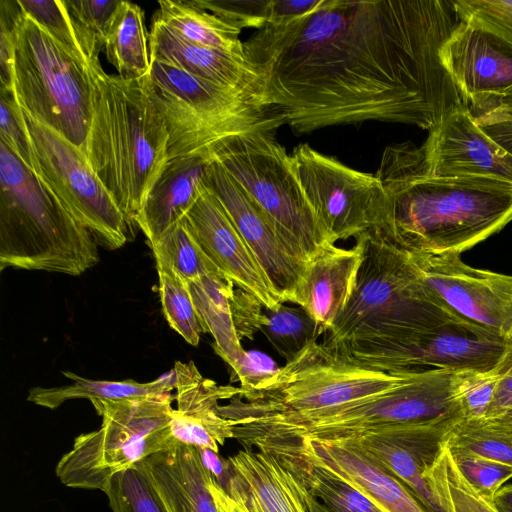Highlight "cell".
<instances>
[{"label":"cell","mask_w":512,"mask_h":512,"mask_svg":"<svg viewBox=\"0 0 512 512\" xmlns=\"http://www.w3.org/2000/svg\"><path fill=\"white\" fill-rule=\"evenodd\" d=\"M461 414L433 420L386 425L345 439L358 446L399 478L426 512H445L424 480ZM339 441V440H338Z\"/></svg>","instance_id":"19"},{"label":"cell","mask_w":512,"mask_h":512,"mask_svg":"<svg viewBox=\"0 0 512 512\" xmlns=\"http://www.w3.org/2000/svg\"><path fill=\"white\" fill-rule=\"evenodd\" d=\"M204 333L214 339L215 352L234 370L244 357L231 309L235 284L224 275L188 281Z\"/></svg>","instance_id":"28"},{"label":"cell","mask_w":512,"mask_h":512,"mask_svg":"<svg viewBox=\"0 0 512 512\" xmlns=\"http://www.w3.org/2000/svg\"><path fill=\"white\" fill-rule=\"evenodd\" d=\"M449 449L462 475L487 499L494 501L496 493L512 478L511 465L464 450L450 447Z\"/></svg>","instance_id":"43"},{"label":"cell","mask_w":512,"mask_h":512,"mask_svg":"<svg viewBox=\"0 0 512 512\" xmlns=\"http://www.w3.org/2000/svg\"><path fill=\"white\" fill-rule=\"evenodd\" d=\"M280 458L295 472L309 494L331 511L383 512L354 487L326 470L310 464L301 458Z\"/></svg>","instance_id":"33"},{"label":"cell","mask_w":512,"mask_h":512,"mask_svg":"<svg viewBox=\"0 0 512 512\" xmlns=\"http://www.w3.org/2000/svg\"><path fill=\"white\" fill-rule=\"evenodd\" d=\"M362 259L359 242L349 249L329 244L306 264L297 305L328 333L350 300Z\"/></svg>","instance_id":"26"},{"label":"cell","mask_w":512,"mask_h":512,"mask_svg":"<svg viewBox=\"0 0 512 512\" xmlns=\"http://www.w3.org/2000/svg\"><path fill=\"white\" fill-rule=\"evenodd\" d=\"M503 376L484 419H494L512 410V348L502 359Z\"/></svg>","instance_id":"50"},{"label":"cell","mask_w":512,"mask_h":512,"mask_svg":"<svg viewBox=\"0 0 512 512\" xmlns=\"http://www.w3.org/2000/svg\"><path fill=\"white\" fill-rule=\"evenodd\" d=\"M121 0H64L69 19L87 65L98 63L99 54Z\"/></svg>","instance_id":"37"},{"label":"cell","mask_w":512,"mask_h":512,"mask_svg":"<svg viewBox=\"0 0 512 512\" xmlns=\"http://www.w3.org/2000/svg\"><path fill=\"white\" fill-rule=\"evenodd\" d=\"M486 421L492 426L512 434V410L504 413L503 415L497 418L489 419Z\"/></svg>","instance_id":"55"},{"label":"cell","mask_w":512,"mask_h":512,"mask_svg":"<svg viewBox=\"0 0 512 512\" xmlns=\"http://www.w3.org/2000/svg\"><path fill=\"white\" fill-rule=\"evenodd\" d=\"M280 369L267 354L257 350L245 351L240 364L232 370L231 381H239L241 391H247L265 383Z\"/></svg>","instance_id":"48"},{"label":"cell","mask_w":512,"mask_h":512,"mask_svg":"<svg viewBox=\"0 0 512 512\" xmlns=\"http://www.w3.org/2000/svg\"><path fill=\"white\" fill-rule=\"evenodd\" d=\"M446 443L450 448L512 466V434L484 419H460L449 431Z\"/></svg>","instance_id":"38"},{"label":"cell","mask_w":512,"mask_h":512,"mask_svg":"<svg viewBox=\"0 0 512 512\" xmlns=\"http://www.w3.org/2000/svg\"><path fill=\"white\" fill-rule=\"evenodd\" d=\"M494 504L500 512H512V484L500 488L495 495Z\"/></svg>","instance_id":"54"},{"label":"cell","mask_w":512,"mask_h":512,"mask_svg":"<svg viewBox=\"0 0 512 512\" xmlns=\"http://www.w3.org/2000/svg\"><path fill=\"white\" fill-rule=\"evenodd\" d=\"M375 175L386 198L379 230L408 252L461 254L512 221V184L433 176L422 146L386 147Z\"/></svg>","instance_id":"2"},{"label":"cell","mask_w":512,"mask_h":512,"mask_svg":"<svg viewBox=\"0 0 512 512\" xmlns=\"http://www.w3.org/2000/svg\"><path fill=\"white\" fill-rule=\"evenodd\" d=\"M12 77L21 108L86 155L93 109L88 67L22 10L14 27Z\"/></svg>","instance_id":"10"},{"label":"cell","mask_w":512,"mask_h":512,"mask_svg":"<svg viewBox=\"0 0 512 512\" xmlns=\"http://www.w3.org/2000/svg\"><path fill=\"white\" fill-rule=\"evenodd\" d=\"M156 267L160 301L168 324L188 344L197 346L204 332L193 302L189 282L169 266L156 264Z\"/></svg>","instance_id":"35"},{"label":"cell","mask_w":512,"mask_h":512,"mask_svg":"<svg viewBox=\"0 0 512 512\" xmlns=\"http://www.w3.org/2000/svg\"><path fill=\"white\" fill-rule=\"evenodd\" d=\"M171 392L121 400H92L102 422L78 435L55 473L71 488L103 491L116 473L174 447Z\"/></svg>","instance_id":"9"},{"label":"cell","mask_w":512,"mask_h":512,"mask_svg":"<svg viewBox=\"0 0 512 512\" xmlns=\"http://www.w3.org/2000/svg\"><path fill=\"white\" fill-rule=\"evenodd\" d=\"M275 117L220 139L207 149L242 186L278 232L306 262L331 244L292 170L290 155L275 138Z\"/></svg>","instance_id":"8"},{"label":"cell","mask_w":512,"mask_h":512,"mask_svg":"<svg viewBox=\"0 0 512 512\" xmlns=\"http://www.w3.org/2000/svg\"><path fill=\"white\" fill-rule=\"evenodd\" d=\"M501 362L490 370L454 372V392L463 418H485L503 376Z\"/></svg>","instance_id":"40"},{"label":"cell","mask_w":512,"mask_h":512,"mask_svg":"<svg viewBox=\"0 0 512 512\" xmlns=\"http://www.w3.org/2000/svg\"><path fill=\"white\" fill-rule=\"evenodd\" d=\"M197 448V447H196ZM204 466L212 473L216 482L222 485L226 475V459L208 448H197Z\"/></svg>","instance_id":"53"},{"label":"cell","mask_w":512,"mask_h":512,"mask_svg":"<svg viewBox=\"0 0 512 512\" xmlns=\"http://www.w3.org/2000/svg\"><path fill=\"white\" fill-rule=\"evenodd\" d=\"M260 331L286 362L321 335L317 323L302 307L285 304L277 309L264 308Z\"/></svg>","instance_id":"36"},{"label":"cell","mask_w":512,"mask_h":512,"mask_svg":"<svg viewBox=\"0 0 512 512\" xmlns=\"http://www.w3.org/2000/svg\"><path fill=\"white\" fill-rule=\"evenodd\" d=\"M97 241L0 143V269L78 276L99 262Z\"/></svg>","instance_id":"5"},{"label":"cell","mask_w":512,"mask_h":512,"mask_svg":"<svg viewBox=\"0 0 512 512\" xmlns=\"http://www.w3.org/2000/svg\"><path fill=\"white\" fill-rule=\"evenodd\" d=\"M177 406L170 428L175 442L208 448L219 453L226 440L234 438L233 424L218 411L221 401L240 393V387L219 385L205 378L194 362L174 365Z\"/></svg>","instance_id":"23"},{"label":"cell","mask_w":512,"mask_h":512,"mask_svg":"<svg viewBox=\"0 0 512 512\" xmlns=\"http://www.w3.org/2000/svg\"><path fill=\"white\" fill-rule=\"evenodd\" d=\"M184 219L205 254L237 288L267 309L285 303L220 201L206 187Z\"/></svg>","instance_id":"21"},{"label":"cell","mask_w":512,"mask_h":512,"mask_svg":"<svg viewBox=\"0 0 512 512\" xmlns=\"http://www.w3.org/2000/svg\"><path fill=\"white\" fill-rule=\"evenodd\" d=\"M429 174L474 177L512 184V154L475 121L468 105L455 108L429 130L421 145Z\"/></svg>","instance_id":"20"},{"label":"cell","mask_w":512,"mask_h":512,"mask_svg":"<svg viewBox=\"0 0 512 512\" xmlns=\"http://www.w3.org/2000/svg\"><path fill=\"white\" fill-rule=\"evenodd\" d=\"M21 12L18 0L0 1V89L14 91L12 77L13 39Z\"/></svg>","instance_id":"47"},{"label":"cell","mask_w":512,"mask_h":512,"mask_svg":"<svg viewBox=\"0 0 512 512\" xmlns=\"http://www.w3.org/2000/svg\"><path fill=\"white\" fill-rule=\"evenodd\" d=\"M423 478L445 512H500L462 475L446 441Z\"/></svg>","instance_id":"32"},{"label":"cell","mask_w":512,"mask_h":512,"mask_svg":"<svg viewBox=\"0 0 512 512\" xmlns=\"http://www.w3.org/2000/svg\"><path fill=\"white\" fill-rule=\"evenodd\" d=\"M408 254L432 300L446 314L512 339V275L471 267L456 253Z\"/></svg>","instance_id":"15"},{"label":"cell","mask_w":512,"mask_h":512,"mask_svg":"<svg viewBox=\"0 0 512 512\" xmlns=\"http://www.w3.org/2000/svg\"><path fill=\"white\" fill-rule=\"evenodd\" d=\"M362 259L353 294L323 343L346 350L403 341L450 319L438 307L406 250L379 229L356 238Z\"/></svg>","instance_id":"4"},{"label":"cell","mask_w":512,"mask_h":512,"mask_svg":"<svg viewBox=\"0 0 512 512\" xmlns=\"http://www.w3.org/2000/svg\"><path fill=\"white\" fill-rule=\"evenodd\" d=\"M150 247L156 264L169 266L187 281L223 275L205 254L184 218Z\"/></svg>","instance_id":"34"},{"label":"cell","mask_w":512,"mask_h":512,"mask_svg":"<svg viewBox=\"0 0 512 512\" xmlns=\"http://www.w3.org/2000/svg\"><path fill=\"white\" fill-rule=\"evenodd\" d=\"M307 506L309 512H333L310 494L308 495Z\"/></svg>","instance_id":"56"},{"label":"cell","mask_w":512,"mask_h":512,"mask_svg":"<svg viewBox=\"0 0 512 512\" xmlns=\"http://www.w3.org/2000/svg\"><path fill=\"white\" fill-rule=\"evenodd\" d=\"M453 375L442 369L410 372L400 384L362 399L316 412L234 426V439L245 449L300 438L338 441L386 425L462 415Z\"/></svg>","instance_id":"6"},{"label":"cell","mask_w":512,"mask_h":512,"mask_svg":"<svg viewBox=\"0 0 512 512\" xmlns=\"http://www.w3.org/2000/svg\"><path fill=\"white\" fill-rule=\"evenodd\" d=\"M411 371L385 372L361 366L317 339L308 343L279 373L219 406L233 426H245L316 412L384 392Z\"/></svg>","instance_id":"7"},{"label":"cell","mask_w":512,"mask_h":512,"mask_svg":"<svg viewBox=\"0 0 512 512\" xmlns=\"http://www.w3.org/2000/svg\"><path fill=\"white\" fill-rule=\"evenodd\" d=\"M102 492L112 512H168L153 484L137 465L114 474Z\"/></svg>","instance_id":"39"},{"label":"cell","mask_w":512,"mask_h":512,"mask_svg":"<svg viewBox=\"0 0 512 512\" xmlns=\"http://www.w3.org/2000/svg\"><path fill=\"white\" fill-rule=\"evenodd\" d=\"M23 115L41 181L97 243L121 248L128 240L129 224L85 153L24 110Z\"/></svg>","instance_id":"13"},{"label":"cell","mask_w":512,"mask_h":512,"mask_svg":"<svg viewBox=\"0 0 512 512\" xmlns=\"http://www.w3.org/2000/svg\"><path fill=\"white\" fill-rule=\"evenodd\" d=\"M461 20L456 0H318L257 29L244 55L260 106L296 133L365 121L429 131L468 105L441 57Z\"/></svg>","instance_id":"1"},{"label":"cell","mask_w":512,"mask_h":512,"mask_svg":"<svg viewBox=\"0 0 512 512\" xmlns=\"http://www.w3.org/2000/svg\"><path fill=\"white\" fill-rule=\"evenodd\" d=\"M92 121L88 162L124 214L130 229L167 162L168 132L141 79L88 66Z\"/></svg>","instance_id":"3"},{"label":"cell","mask_w":512,"mask_h":512,"mask_svg":"<svg viewBox=\"0 0 512 512\" xmlns=\"http://www.w3.org/2000/svg\"><path fill=\"white\" fill-rule=\"evenodd\" d=\"M512 348V339L483 326L450 319L412 338L352 348L339 355L385 372L490 370Z\"/></svg>","instance_id":"14"},{"label":"cell","mask_w":512,"mask_h":512,"mask_svg":"<svg viewBox=\"0 0 512 512\" xmlns=\"http://www.w3.org/2000/svg\"><path fill=\"white\" fill-rule=\"evenodd\" d=\"M141 81L167 128V160L203 153L275 117L238 90L156 59Z\"/></svg>","instance_id":"11"},{"label":"cell","mask_w":512,"mask_h":512,"mask_svg":"<svg viewBox=\"0 0 512 512\" xmlns=\"http://www.w3.org/2000/svg\"><path fill=\"white\" fill-rule=\"evenodd\" d=\"M204 186L220 201L284 302L297 304L306 264L242 186L212 158Z\"/></svg>","instance_id":"16"},{"label":"cell","mask_w":512,"mask_h":512,"mask_svg":"<svg viewBox=\"0 0 512 512\" xmlns=\"http://www.w3.org/2000/svg\"><path fill=\"white\" fill-rule=\"evenodd\" d=\"M148 45L150 59L238 90L261 107L259 77L245 57L191 43L155 18L148 34Z\"/></svg>","instance_id":"25"},{"label":"cell","mask_w":512,"mask_h":512,"mask_svg":"<svg viewBox=\"0 0 512 512\" xmlns=\"http://www.w3.org/2000/svg\"><path fill=\"white\" fill-rule=\"evenodd\" d=\"M264 308L256 297L240 288H235L231 299V309L240 340L242 338L253 340L255 333L260 331Z\"/></svg>","instance_id":"49"},{"label":"cell","mask_w":512,"mask_h":512,"mask_svg":"<svg viewBox=\"0 0 512 512\" xmlns=\"http://www.w3.org/2000/svg\"><path fill=\"white\" fill-rule=\"evenodd\" d=\"M212 161L209 151L167 160L135 218L149 246L182 220L205 189L203 178Z\"/></svg>","instance_id":"24"},{"label":"cell","mask_w":512,"mask_h":512,"mask_svg":"<svg viewBox=\"0 0 512 512\" xmlns=\"http://www.w3.org/2000/svg\"><path fill=\"white\" fill-rule=\"evenodd\" d=\"M225 22L239 28L263 27L271 16L270 1L239 0H191Z\"/></svg>","instance_id":"44"},{"label":"cell","mask_w":512,"mask_h":512,"mask_svg":"<svg viewBox=\"0 0 512 512\" xmlns=\"http://www.w3.org/2000/svg\"><path fill=\"white\" fill-rule=\"evenodd\" d=\"M441 57L462 98L478 113L512 91V43L472 19L462 17Z\"/></svg>","instance_id":"17"},{"label":"cell","mask_w":512,"mask_h":512,"mask_svg":"<svg viewBox=\"0 0 512 512\" xmlns=\"http://www.w3.org/2000/svg\"><path fill=\"white\" fill-rule=\"evenodd\" d=\"M290 162L331 244L384 227L386 198L375 174L348 167L308 144L295 147Z\"/></svg>","instance_id":"12"},{"label":"cell","mask_w":512,"mask_h":512,"mask_svg":"<svg viewBox=\"0 0 512 512\" xmlns=\"http://www.w3.org/2000/svg\"><path fill=\"white\" fill-rule=\"evenodd\" d=\"M62 374L72 380L71 384L58 387H33L27 400L35 405L56 409L69 400H121L171 392L175 389L174 371L147 383L134 380H92L70 371Z\"/></svg>","instance_id":"29"},{"label":"cell","mask_w":512,"mask_h":512,"mask_svg":"<svg viewBox=\"0 0 512 512\" xmlns=\"http://www.w3.org/2000/svg\"><path fill=\"white\" fill-rule=\"evenodd\" d=\"M249 512H309L308 490L277 455L242 449L226 459L220 485Z\"/></svg>","instance_id":"22"},{"label":"cell","mask_w":512,"mask_h":512,"mask_svg":"<svg viewBox=\"0 0 512 512\" xmlns=\"http://www.w3.org/2000/svg\"><path fill=\"white\" fill-rule=\"evenodd\" d=\"M209 489L214 498L218 512H249L216 482L214 476L210 480Z\"/></svg>","instance_id":"52"},{"label":"cell","mask_w":512,"mask_h":512,"mask_svg":"<svg viewBox=\"0 0 512 512\" xmlns=\"http://www.w3.org/2000/svg\"><path fill=\"white\" fill-rule=\"evenodd\" d=\"M280 457H297L345 481L383 512H426L407 486L373 456L345 440L311 438L258 448Z\"/></svg>","instance_id":"18"},{"label":"cell","mask_w":512,"mask_h":512,"mask_svg":"<svg viewBox=\"0 0 512 512\" xmlns=\"http://www.w3.org/2000/svg\"><path fill=\"white\" fill-rule=\"evenodd\" d=\"M155 19L185 40L245 57L241 29L225 22L191 0H161Z\"/></svg>","instance_id":"30"},{"label":"cell","mask_w":512,"mask_h":512,"mask_svg":"<svg viewBox=\"0 0 512 512\" xmlns=\"http://www.w3.org/2000/svg\"><path fill=\"white\" fill-rule=\"evenodd\" d=\"M0 143L39 178V169L23 110L14 91L0 89Z\"/></svg>","instance_id":"42"},{"label":"cell","mask_w":512,"mask_h":512,"mask_svg":"<svg viewBox=\"0 0 512 512\" xmlns=\"http://www.w3.org/2000/svg\"><path fill=\"white\" fill-rule=\"evenodd\" d=\"M318 0H271L270 21L301 15L310 10Z\"/></svg>","instance_id":"51"},{"label":"cell","mask_w":512,"mask_h":512,"mask_svg":"<svg viewBox=\"0 0 512 512\" xmlns=\"http://www.w3.org/2000/svg\"><path fill=\"white\" fill-rule=\"evenodd\" d=\"M104 49L119 76L141 79L149 73L148 35L144 14L138 5L121 0L108 30Z\"/></svg>","instance_id":"31"},{"label":"cell","mask_w":512,"mask_h":512,"mask_svg":"<svg viewBox=\"0 0 512 512\" xmlns=\"http://www.w3.org/2000/svg\"><path fill=\"white\" fill-rule=\"evenodd\" d=\"M168 512H218L209 489L212 473L195 446L178 443L136 464Z\"/></svg>","instance_id":"27"},{"label":"cell","mask_w":512,"mask_h":512,"mask_svg":"<svg viewBox=\"0 0 512 512\" xmlns=\"http://www.w3.org/2000/svg\"><path fill=\"white\" fill-rule=\"evenodd\" d=\"M22 12L74 58L87 65L74 34L64 1L18 0ZM88 67V65H87Z\"/></svg>","instance_id":"41"},{"label":"cell","mask_w":512,"mask_h":512,"mask_svg":"<svg viewBox=\"0 0 512 512\" xmlns=\"http://www.w3.org/2000/svg\"><path fill=\"white\" fill-rule=\"evenodd\" d=\"M481 130L512 154V91L475 115Z\"/></svg>","instance_id":"46"},{"label":"cell","mask_w":512,"mask_h":512,"mask_svg":"<svg viewBox=\"0 0 512 512\" xmlns=\"http://www.w3.org/2000/svg\"><path fill=\"white\" fill-rule=\"evenodd\" d=\"M462 17L472 19L512 43V0H456Z\"/></svg>","instance_id":"45"}]
</instances>
